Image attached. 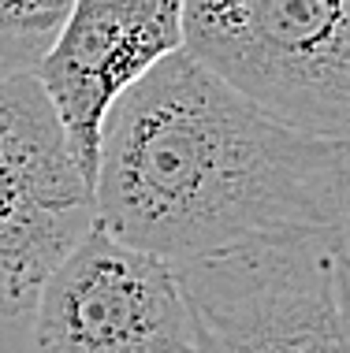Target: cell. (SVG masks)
Instances as JSON below:
<instances>
[{"label":"cell","instance_id":"1","mask_svg":"<svg viewBox=\"0 0 350 353\" xmlns=\"http://www.w3.org/2000/svg\"><path fill=\"white\" fill-rule=\"evenodd\" d=\"M350 141L280 127L183 49L108 108L93 223L164 264L347 231Z\"/></svg>","mask_w":350,"mask_h":353},{"label":"cell","instance_id":"2","mask_svg":"<svg viewBox=\"0 0 350 353\" xmlns=\"http://www.w3.org/2000/svg\"><path fill=\"white\" fill-rule=\"evenodd\" d=\"M183 52L280 127L350 141V0H183Z\"/></svg>","mask_w":350,"mask_h":353},{"label":"cell","instance_id":"3","mask_svg":"<svg viewBox=\"0 0 350 353\" xmlns=\"http://www.w3.org/2000/svg\"><path fill=\"white\" fill-rule=\"evenodd\" d=\"M194 353H350L347 231L172 264Z\"/></svg>","mask_w":350,"mask_h":353},{"label":"cell","instance_id":"4","mask_svg":"<svg viewBox=\"0 0 350 353\" xmlns=\"http://www.w3.org/2000/svg\"><path fill=\"white\" fill-rule=\"evenodd\" d=\"M93 231L64 127L34 74L0 82V320H19L52 268Z\"/></svg>","mask_w":350,"mask_h":353},{"label":"cell","instance_id":"5","mask_svg":"<svg viewBox=\"0 0 350 353\" xmlns=\"http://www.w3.org/2000/svg\"><path fill=\"white\" fill-rule=\"evenodd\" d=\"M26 353H194L175 268L93 223L37 290Z\"/></svg>","mask_w":350,"mask_h":353},{"label":"cell","instance_id":"6","mask_svg":"<svg viewBox=\"0 0 350 353\" xmlns=\"http://www.w3.org/2000/svg\"><path fill=\"white\" fill-rule=\"evenodd\" d=\"M179 12L183 0H79L37 60L34 79L90 190L108 108L164 56L183 49Z\"/></svg>","mask_w":350,"mask_h":353},{"label":"cell","instance_id":"7","mask_svg":"<svg viewBox=\"0 0 350 353\" xmlns=\"http://www.w3.org/2000/svg\"><path fill=\"white\" fill-rule=\"evenodd\" d=\"M71 0H12L0 4V82L34 74L37 60L49 52Z\"/></svg>","mask_w":350,"mask_h":353}]
</instances>
